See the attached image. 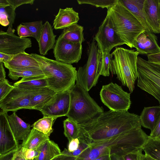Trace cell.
Instances as JSON below:
<instances>
[{
	"mask_svg": "<svg viewBox=\"0 0 160 160\" xmlns=\"http://www.w3.org/2000/svg\"><path fill=\"white\" fill-rule=\"evenodd\" d=\"M46 77L48 87L56 92L69 91L75 85L77 71L71 64L31 54Z\"/></svg>",
	"mask_w": 160,
	"mask_h": 160,
	"instance_id": "cell-3",
	"label": "cell"
},
{
	"mask_svg": "<svg viewBox=\"0 0 160 160\" xmlns=\"http://www.w3.org/2000/svg\"><path fill=\"white\" fill-rule=\"evenodd\" d=\"M8 6H10V5L7 0H0V8H5Z\"/></svg>",
	"mask_w": 160,
	"mask_h": 160,
	"instance_id": "cell-52",
	"label": "cell"
},
{
	"mask_svg": "<svg viewBox=\"0 0 160 160\" xmlns=\"http://www.w3.org/2000/svg\"><path fill=\"white\" fill-rule=\"evenodd\" d=\"M134 48L139 54L147 55L160 53L157 38L152 32L145 30L137 37Z\"/></svg>",
	"mask_w": 160,
	"mask_h": 160,
	"instance_id": "cell-16",
	"label": "cell"
},
{
	"mask_svg": "<svg viewBox=\"0 0 160 160\" xmlns=\"http://www.w3.org/2000/svg\"><path fill=\"white\" fill-rule=\"evenodd\" d=\"M70 100L69 91L57 92L40 111L43 116H50L56 119L66 116L69 111Z\"/></svg>",
	"mask_w": 160,
	"mask_h": 160,
	"instance_id": "cell-13",
	"label": "cell"
},
{
	"mask_svg": "<svg viewBox=\"0 0 160 160\" xmlns=\"http://www.w3.org/2000/svg\"><path fill=\"white\" fill-rule=\"evenodd\" d=\"M80 141L78 138L72 139L69 142L68 150L69 152H73L76 150L79 147Z\"/></svg>",
	"mask_w": 160,
	"mask_h": 160,
	"instance_id": "cell-45",
	"label": "cell"
},
{
	"mask_svg": "<svg viewBox=\"0 0 160 160\" xmlns=\"http://www.w3.org/2000/svg\"><path fill=\"white\" fill-rule=\"evenodd\" d=\"M0 23L4 26H7L9 24L8 16L5 8H0Z\"/></svg>",
	"mask_w": 160,
	"mask_h": 160,
	"instance_id": "cell-44",
	"label": "cell"
},
{
	"mask_svg": "<svg viewBox=\"0 0 160 160\" xmlns=\"http://www.w3.org/2000/svg\"><path fill=\"white\" fill-rule=\"evenodd\" d=\"M94 39L98 49L102 52H110L114 47L125 44L115 32L107 16L99 27Z\"/></svg>",
	"mask_w": 160,
	"mask_h": 160,
	"instance_id": "cell-12",
	"label": "cell"
},
{
	"mask_svg": "<svg viewBox=\"0 0 160 160\" xmlns=\"http://www.w3.org/2000/svg\"><path fill=\"white\" fill-rule=\"evenodd\" d=\"M3 63L9 70L29 67L40 68L37 60L25 52L14 55L10 61Z\"/></svg>",
	"mask_w": 160,
	"mask_h": 160,
	"instance_id": "cell-22",
	"label": "cell"
},
{
	"mask_svg": "<svg viewBox=\"0 0 160 160\" xmlns=\"http://www.w3.org/2000/svg\"><path fill=\"white\" fill-rule=\"evenodd\" d=\"M110 52H102L98 49L97 54V62L100 72L101 75L105 77L110 75V65L112 58Z\"/></svg>",
	"mask_w": 160,
	"mask_h": 160,
	"instance_id": "cell-30",
	"label": "cell"
},
{
	"mask_svg": "<svg viewBox=\"0 0 160 160\" xmlns=\"http://www.w3.org/2000/svg\"><path fill=\"white\" fill-rule=\"evenodd\" d=\"M18 149L12 150L2 155H0V160H13L15 153Z\"/></svg>",
	"mask_w": 160,
	"mask_h": 160,
	"instance_id": "cell-47",
	"label": "cell"
},
{
	"mask_svg": "<svg viewBox=\"0 0 160 160\" xmlns=\"http://www.w3.org/2000/svg\"><path fill=\"white\" fill-rule=\"evenodd\" d=\"M142 150L145 154L157 160H160V140H154L149 136Z\"/></svg>",
	"mask_w": 160,
	"mask_h": 160,
	"instance_id": "cell-32",
	"label": "cell"
},
{
	"mask_svg": "<svg viewBox=\"0 0 160 160\" xmlns=\"http://www.w3.org/2000/svg\"><path fill=\"white\" fill-rule=\"evenodd\" d=\"M147 57L149 62L160 65V53L148 55Z\"/></svg>",
	"mask_w": 160,
	"mask_h": 160,
	"instance_id": "cell-46",
	"label": "cell"
},
{
	"mask_svg": "<svg viewBox=\"0 0 160 160\" xmlns=\"http://www.w3.org/2000/svg\"><path fill=\"white\" fill-rule=\"evenodd\" d=\"M111 54L113 57L110 71L132 92L137 79V62L139 54L136 51L122 47H116Z\"/></svg>",
	"mask_w": 160,
	"mask_h": 160,
	"instance_id": "cell-5",
	"label": "cell"
},
{
	"mask_svg": "<svg viewBox=\"0 0 160 160\" xmlns=\"http://www.w3.org/2000/svg\"><path fill=\"white\" fill-rule=\"evenodd\" d=\"M32 47L30 38H21L14 34L0 32V52L15 55L25 52Z\"/></svg>",
	"mask_w": 160,
	"mask_h": 160,
	"instance_id": "cell-14",
	"label": "cell"
},
{
	"mask_svg": "<svg viewBox=\"0 0 160 160\" xmlns=\"http://www.w3.org/2000/svg\"><path fill=\"white\" fill-rule=\"evenodd\" d=\"M70 105L68 118L78 124L87 122L104 112L88 91L77 84L69 91Z\"/></svg>",
	"mask_w": 160,
	"mask_h": 160,
	"instance_id": "cell-6",
	"label": "cell"
},
{
	"mask_svg": "<svg viewBox=\"0 0 160 160\" xmlns=\"http://www.w3.org/2000/svg\"><path fill=\"white\" fill-rule=\"evenodd\" d=\"M118 0H77L79 4H88L108 9L115 4Z\"/></svg>",
	"mask_w": 160,
	"mask_h": 160,
	"instance_id": "cell-35",
	"label": "cell"
},
{
	"mask_svg": "<svg viewBox=\"0 0 160 160\" xmlns=\"http://www.w3.org/2000/svg\"><path fill=\"white\" fill-rule=\"evenodd\" d=\"M148 138L141 128L132 130L90 146L89 152L81 160H94L106 155L124 156L142 148Z\"/></svg>",
	"mask_w": 160,
	"mask_h": 160,
	"instance_id": "cell-2",
	"label": "cell"
},
{
	"mask_svg": "<svg viewBox=\"0 0 160 160\" xmlns=\"http://www.w3.org/2000/svg\"><path fill=\"white\" fill-rule=\"evenodd\" d=\"M111 160H123L122 157L117 155H113L111 157Z\"/></svg>",
	"mask_w": 160,
	"mask_h": 160,
	"instance_id": "cell-55",
	"label": "cell"
},
{
	"mask_svg": "<svg viewBox=\"0 0 160 160\" xmlns=\"http://www.w3.org/2000/svg\"><path fill=\"white\" fill-rule=\"evenodd\" d=\"M88 58L86 63L77 70L76 83L89 91L97 83L100 75L97 62L98 49L94 37L88 42Z\"/></svg>",
	"mask_w": 160,
	"mask_h": 160,
	"instance_id": "cell-8",
	"label": "cell"
},
{
	"mask_svg": "<svg viewBox=\"0 0 160 160\" xmlns=\"http://www.w3.org/2000/svg\"><path fill=\"white\" fill-rule=\"evenodd\" d=\"M40 89L22 90L14 87L10 92L0 101V108L2 111L7 112L9 111L15 112L22 109H30L31 98Z\"/></svg>",
	"mask_w": 160,
	"mask_h": 160,
	"instance_id": "cell-10",
	"label": "cell"
},
{
	"mask_svg": "<svg viewBox=\"0 0 160 160\" xmlns=\"http://www.w3.org/2000/svg\"><path fill=\"white\" fill-rule=\"evenodd\" d=\"M14 55L0 52V62L4 63L10 61Z\"/></svg>",
	"mask_w": 160,
	"mask_h": 160,
	"instance_id": "cell-48",
	"label": "cell"
},
{
	"mask_svg": "<svg viewBox=\"0 0 160 160\" xmlns=\"http://www.w3.org/2000/svg\"><path fill=\"white\" fill-rule=\"evenodd\" d=\"M56 119L51 117L43 116L35 122L31 127L49 136L53 132L52 127Z\"/></svg>",
	"mask_w": 160,
	"mask_h": 160,
	"instance_id": "cell-31",
	"label": "cell"
},
{
	"mask_svg": "<svg viewBox=\"0 0 160 160\" xmlns=\"http://www.w3.org/2000/svg\"><path fill=\"white\" fill-rule=\"evenodd\" d=\"M159 18H160V0H159Z\"/></svg>",
	"mask_w": 160,
	"mask_h": 160,
	"instance_id": "cell-56",
	"label": "cell"
},
{
	"mask_svg": "<svg viewBox=\"0 0 160 160\" xmlns=\"http://www.w3.org/2000/svg\"><path fill=\"white\" fill-rule=\"evenodd\" d=\"M106 16L116 33L131 48L145 29L136 18L119 1L107 9Z\"/></svg>",
	"mask_w": 160,
	"mask_h": 160,
	"instance_id": "cell-4",
	"label": "cell"
},
{
	"mask_svg": "<svg viewBox=\"0 0 160 160\" xmlns=\"http://www.w3.org/2000/svg\"><path fill=\"white\" fill-rule=\"evenodd\" d=\"M13 160H26L22 154L21 147L16 152Z\"/></svg>",
	"mask_w": 160,
	"mask_h": 160,
	"instance_id": "cell-50",
	"label": "cell"
},
{
	"mask_svg": "<svg viewBox=\"0 0 160 160\" xmlns=\"http://www.w3.org/2000/svg\"><path fill=\"white\" fill-rule=\"evenodd\" d=\"M5 9L9 21V24L6 32L14 34L15 30L12 28V25L14 22L16 16L15 10L13 9L10 6L7 7Z\"/></svg>",
	"mask_w": 160,
	"mask_h": 160,
	"instance_id": "cell-38",
	"label": "cell"
},
{
	"mask_svg": "<svg viewBox=\"0 0 160 160\" xmlns=\"http://www.w3.org/2000/svg\"><path fill=\"white\" fill-rule=\"evenodd\" d=\"M75 157L61 154L51 160H76Z\"/></svg>",
	"mask_w": 160,
	"mask_h": 160,
	"instance_id": "cell-49",
	"label": "cell"
},
{
	"mask_svg": "<svg viewBox=\"0 0 160 160\" xmlns=\"http://www.w3.org/2000/svg\"><path fill=\"white\" fill-rule=\"evenodd\" d=\"M46 78L32 77L22 78L15 82L13 86L22 90H33L48 87Z\"/></svg>",
	"mask_w": 160,
	"mask_h": 160,
	"instance_id": "cell-26",
	"label": "cell"
},
{
	"mask_svg": "<svg viewBox=\"0 0 160 160\" xmlns=\"http://www.w3.org/2000/svg\"><path fill=\"white\" fill-rule=\"evenodd\" d=\"M14 88L6 78L0 79V101L3 99Z\"/></svg>",
	"mask_w": 160,
	"mask_h": 160,
	"instance_id": "cell-37",
	"label": "cell"
},
{
	"mask_svg": "<svg viewBox=\"0 0 160 160\" xmlns=\"http://www.w3.org/2000/svg\"><path fill=\"white\" fill-rule=\"evenodd\" d=\"M17 30L19 37L21 38L33 37V34L32 32L26 26L22 23L18 26Z\"/></svg>",
	"mask_w": 160,
	"mask_h": 160,
	"instance_id": "cell-40",
	"label": "cell"
},
{
	"mask_svg": "<svg viewBox=\"0 0 160 160\" xmlns=\"http://www.w3.org/2000/svg\"><path fill=\"white\" fill-rule=\"evenodd\" d=\"M21 149L22 154L26 160H35L39 156V152L37 149H29L21 147Z\"/></svg>",
	"mask_w": 160,
	"mask_h": 160,
	"instance_id": "cell-39",
	"label": "cell"
},
{
	"mask_svg": "<svg viewBox=\"0 0 160 160\" xmlns=\"http://www.w3.org/2000/svg\"><path fill=\"white\" fill-rule=\"evenodd\" d=\"M78 124L80 142L90 146L142 126L140 116L128 111L110 110L104 111L87 122Z\"/></svg>",
	"mask_w": 160,
	"mask_h": 160,
	"instance_id": "cell-1",
	"label": "cell"
},
{
	"mask_svg": "<svg viewBox=\"0 0 160 160\" xmlns=\"http://www.w3.org/2000/svg\"><path fill=\"white\" fill-rule=\"evenodd\" d=\"M22 24L26 26L33 34V37L38 42L39 40L43 24L42 20L30 22H23Z\"/></svg>",
	"mask_w": 160,
	"mask_h": 160,
	"instance_id": "cell-36",
	"label": "cell"
},
{
	"mask_svg": "<svg viewBox=\"0 0 160 160\" xmlns=\"http://www.w3.org/2000/svg\"><path fill=\"white\" fill-rule=\"evenodd\" d=\"M83 26L75 23L63 29L60 36L63 39L73 43H81L85 41Z\"/></svg>",
	"mask_w": 160,
	"mask_h": 160,
	"instance_id": "cell-28",
	"label": "cell"
},
{
	"mask_svg": "<svg viewBox=\"0 0 160 160\" xmlns=\"http://www.w3.org/2000/svg\"><path fill=\"white\" fill-rule=\"evenodd\" d=\"M39 151L38 157L35 160H51L60 155V149L54 141L48 140L37 149Z\"/></svg>",
	"mask_w": 160,
	"mask_h": 160,
	"instance_id": "cell-25",
	"label": "cell"
},
{
	"mask_svg": "<svg viewBox=\"0 0 160 160\" xmlns=\"http://www.w3.org/2000/svg\"><path fill=\"white\" fill-rule=\"evenodd\" d=\"M159 0H145L143 9L147 22L154 33H160Z\"/></svg>",
	"mask_w": 160,
	"mask_h": 160,
	"instance_id": "cell-18",
	"label": "cell"
},
{
	"mask_svg": "<svg viewBox=\"0 0 160 160\" xmlns=\"http://www.w3.org/2000/svg\"><path fill=\"white\" fill-rule=\"evenodd\" d=\"M47 87L40 88L32 96L30 103V109L40 111L57 93Z\"/></svg>",
	"mask_w": 160,
	"mask_h": 160,
	"instance_id": "cell-23",
	"label": "cell"
},
{
	"mask_svg": "<svg viewBox=\"0 0 160 160\" xmlns=\"http://www.w3.org/2000/svg\"><path fill=\"white\" fill-rule=\"evenodd\" d=\"M140 22L145 31L152 32L148 23L144 13L143 6L145 0H119Z\"/></svg>",
	"mask_w": 160,
	"mask_h": 160,
	"instance_id": "cell-21",
	"label": "cell"
},
{
	"mask_svg": "<svg viewBox=\"0 0 160 160\" xmlns=\"http://www.w3.org/2000/svg\"><path fill=\"white\" fill-rule=\"evenodd\" d=\"M49 139V136L32 128L27 138L22 142L20 146L21 148L37 149L45 141Z\"/></svg>",
	"mask_w": 160,
	"mask_h": 160,
	"instance_id": "cell-27",
	"label": "cell"
},
{
	"mask_svg": "<svg viewBox=\"0 0 160 160\" xmlns=\"http://www.w3.org/2000/svg\"><path fill=\"white\" fill-rule=\"evenodd\" d=\"M79 20L78 13L72 8H60L53 21V27L56 30L63 29L77 23Z\"/></svg>",
	"mask_w": 160,
	"mask_h": 160,
	"instance_id": "cell-19",
	"label": "cell"
},
{
	"mask_svg": "<svg viewBox=\"0 0 160 160\" xmlns=\"http://www.w3.org/2000/svg\"><path fill=\"white\" fill-rule=\"evenodd\" d=\"M90 149V146L80 142L79 147L75 151L69 152L68 149L65 148L61 154L76 157V160H81L87 155Z\"/></svg>",
	"mask_w": 160,
	"mask_h": 160,
	"instance_id": "cell-34",
	"label": "cell"
},
{
	"mask_svg": "<svg viewBox=\"0 0 160 160\" xmlns=\"http://www.w3.org/2000/svg\"><path fill=\"white\" fill-rule=\"evenodd\" d=\"M94 160H111L110 156L109 155L102 156Z\"/></svg>",
	"mask_w": 160,
	"mask_h": 160,
	"instance_id": "cell-54",
	"label": "cell"
},
{
	"mask_svg": "<svg viewBox=\"0 0 160 160\" xmlns=\"http://www.w3.org/2000/svg\"><path fill=\"white\" fill-rule=\"evenodd\" d=\"M10 7L13 9H16L20 6L24 4H29L32 5L34 0H7Z\"/></svg>",
	"mask_w": 160,
	"mask_h": 160,
	"instance_id": "cell-42",
	"label": "cell"
},
{
	"mask_svg": "<svg viewBox=\"0 0 160 160\" xmlns=\"http://www.w3.org/2000/svg\"><path fill=\"white\" fill-rule=\"evenodd\" d=\"M141 160H157L146 154H142Z\"/></svg>",
	"mask_w": 160,
	"mask_h": 160,
	"instance_id": "cell-53",
	"label": "cell"
},
{
	"mask_svg": "<svg viewBox=\"0 0 160 160\" xmlns=\"http://www.w3.org/2000/svg\"><path fill=\"white\" fill-rule=\"evenodd\" d=\"M8 76L10 78L14 80H17L20 77L27 78L41 77L46 78L40 68L36 67L9 70Z\"/></svg>",
	"mask_w": 160,
	"mask_h": 160,
	"instance_id": "cell-29",
	"label": "cell"
},
{
	"mask_svg": "<svg viewBox=\"0 0 160 160\" xmlns=\"http://www.w3.org/2000/svg\"><path fill=\"white\" fill-rule=\"evenodd\" d=\"M3 65V62H0V79L6 78V72Z\"/></svg>",
	"mask_w": 160,
	"mask_h": 160,
	"instance_id": "cell-51",
	"label": "cell"
},
{
	"mask_svg": "<svg viewBox=\"0 0 160 160\" xmlns=\"http://www.w3.org/2000/svg\"><path fill=\"white\" fill-rule=\"evenodd\" d=\"M82 50V43L68 41L59 35L56 40L53 53L56 60L71 64L78 63L81 59Z\"/></svg>",
	"mask_w": 160,
	"mask_h": 160,
	"instance_id": "cell-11",
	"label": "cell"
},
{
	"mask_svg": "<svg viewBox=\"0 0 160 160\" xmlns=\"http://www.w3.org/2000/svg\"><path fill=\"white\" fill-rule=\"evenodd\" d=\"M6 117L16 140L18 142L21 141H24L31 131V126L19 117L15 112H13L10 115L7 113Z\"/></svg>",
	"mask_w": 160,
	"mask_h": 160,
	"instance_id": "cell-17",
	"label": "cell"
},
{
	"mask_svg": "<svg viewBox=\"0 0 160 160\" xmlns=\"http://www.w3.org/2000/svg\"><path fill=\"white\" fill-rule=\"evenodd\" d=\"M137 86L153 96L160 105V65L138 56Z\"/></svg>",
	"mask_w": 160,
	"mask_h": 160,
	"instance_id": "cell-7",
	"label": "cell"
},
{
	"mask_svg": "<svg viewBox=\"0 0 160 160\" xmlns=\"http://www.w3.org/2000/svg\"><path fill=\"white\" fill-rule=\"evenodd\" d=\"M64 134L68 142L78 138L79 128L78 123L73 120L67 118L63 122Z\"/></svg>",
	"mask_w": 160,
	"mask_h": 160,
	"instance_id": "cell-33",
	"label": "cell"
},
{
	"mask_svg": "<svg viewBox=\"0 0 160 160\" xmlns=\"http://www.w3.org/2000/svg\"><path fill=\"white\" fill-rule=\"evenodd\" d=\"M7 113L2 111L0 112V155L20 148L9 126Z\"/></svg>",
	"mask_w": 160,
	"mask_h": 160,
	"instance_id": "cell-15",
	"label": "cell"
},
{
	"mask_svg": "<svg viewBox=\"0 0 160 160\" xmlns=\"http://www.w3.org/2000/svg\"><path fill=\"white\" fill-rule=\"evenodd\" d=\"M149 136L154 140H160V118Z\"/></svg>",
	"mask_w": 160,
	"mask_h": 160,
	"instance_id": "cell-43",
	"label": "cell"
},
{
	"mask_svg": "<svg viewBox=\"0 0 160 160\" xmlns=\"http://www.w3.org/2000/svg\"><path fill=\"white\" fill-rule=\"evenodd\" d=\"M101 101L110 110L116 112L128 111L131 104L130 94L122 87L111 82L103 85L100 92Z\"/></svg>",
	"mask_w": 160,
	"mask_h": 160,
	"instance_id": "cell-9",
	"label": "cell"
},
{
	"mask_svg": "<svg viewBox=\"0 0 160 160\" xmlns=\"http://www.w3.org/2000/svg\"><path fill=\"white\" fill-rule=\"evenodd\" d=\"M142 148L122 156L123 160H141Z\"/></svg>",
	"mask_w": 160,
	"mask_h": 160,
	"instance_id": "cell-41",
	"label": "cell"
},
{
	"mask_svg": "<svg viewBox=\"0 0 160 160\" xmlns=\"http://www.w3.org/2000/svg\"><path fill=\"white\" fill-rule=\"evenodd\" d=\"M56 35L53 32L52 26L47 21L43 24L41 36L38 42L39 52L41 55H46L48 51L54 48Z\"/></svg>",
	"mask_w": 160,
	"mask_h": 160,
	"instance_id": "cell-20",
	"label": "cell"
},
{
	"mask_svg": "<svg viewBox=\"0 0 160 160\" xmlns=\"http://www.w3.org/2000/svg\"><path fill=\"white\" fill-rule=\"evenodd\" d=\"M160 118V106L144 107L140 116L141 126L152 131Z\"/></svg>",
	"mask_w": 160,
	"mask_h": 160,
	"instance_id": "cell-24",
	"label": "cell"
}]
</instances>
